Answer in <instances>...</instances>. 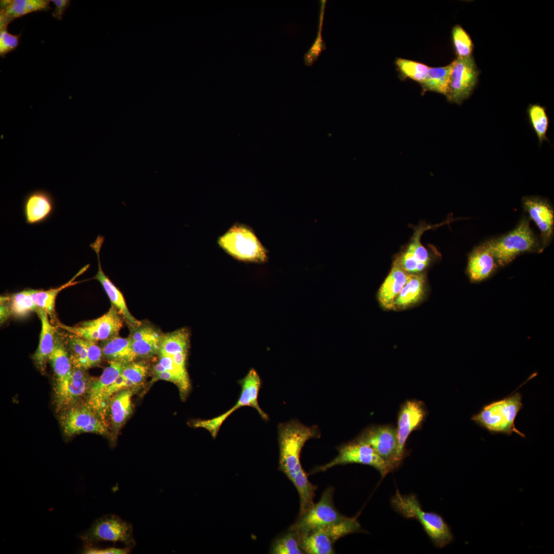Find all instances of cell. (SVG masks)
I'll return each instance as SVG.
<instances>
[{
    "label": "cell",
    "mask_w": 554,
    "mask_h": 554,
    "mask_svg": "<svg viewBox=\"0 0 554 554\" xmlns=\"http://www.w3.org/2000/svg\"><path fill=\"white\" fill-rule=\"evenodd\" d=\"M499 266L487 241L469 253L466 273L472 283H479L493 275Z\"/></svg>",
    "instance_id": "ffe728a7"
},
{
    "label": "cell",
    "mask_w": 554,
    "mask_h": 554,
    "mask_svg": "<svg viewBox=\"0 0 554 554\" xmlns=\"http://www.w3.org/2000/svg\"><path fill=\"white\" fill-rule=\"evenodd\" d=\"M391 504L395 511L405 518L418 520L436 547L443 548L453 541L450 528L442 516L423 510L414 494L402 495L397 490L391 499Z\"/></svg>",
    "instance_id": "7a4b0ae2"
},
{
    "label": "cell",
    "mask_w": 554,
    "mask_h": 554,
    "mask_svg": "<svg viewBox=\"0 0 554 554\" xmlns=\"http://www.w3.org/2000/svg\"><path fill=\"white\" fill-rule=\"evenodd\" d=\"M242 390L240 398L230 409L226 412L208 420H199L192 423L195 428H203L208 430L213 438H215L223 423L235 410L241 407L250 406L255 409L264 420H268V417L261 408L258 403L259 392L261 386L260 377L254 369H251L241 380Z\"/></svg>",
    "instance_id": "9c48e42d"
},
{
    "label": "cell",
    "mask_w": 554,
    "mask_h": 554,
    "mask_svg": "<svg viewBox=\"0 0 554 554\" xmlns=\"http://www.w3.org/2000/svg\"><path fill=\"white\" fill-rule=\"evenodd\" d=\"M93 381L85 369L72 367L67 378L55 383L54 395L56 408L60 410L72 405L88 393Z\"/></svg>",
    "instance_id": "9a60e30c"
},
{
    "label": "cell",
    "mask_w": 554,
    "mask_h": 554,
    "mask_svg": "<svg viewBox=\"0 0 554 554\" xmlns=\"http://www.w3.org/2000/svg\"><path fill=\"white\" fill-rule=\"evenodd\" d=\"M163 335L150 324L142 323L131 328L129 338L136 358H149L158 353Z\"/></svg>",
    "instance_id": "44dd1931"
},
{
    "label": "cell",
    "mask_w": 554,
    "mask_h": 554,
    "mask_svg": "<svg viewBox=\"0 0 554 554\" xmlns=\"http://www.w3.org/2000/svg\"><path fill=\"white\" fill-rule=\"evenodd\" d=\"M427 415L424 404L419 400L406 401L399 411L397 434L399 455L402 462L406 455V442L410 434L419 428Z\"/></svg>",
    "instance_id": "2e32d148"
},
{
    "label": "cell",
    "mask_w": 554,
    "mask_h": 554,
    "mask_svg": "<svg viewBox=\"0 0 554 554\" xmlns=\"http://www.w3.org/2000/svg\"><path fill=\"white\" fill-rule=\"evenodd\" d=\"M410 275V273L402 269L396 260L379 290L378 299L384 308L393 309L395 300Z\"/></svg>",
    "instance_id": "484cf974"
},
{
    "label": "cell",
    "mask_w": 554,
    "mask_h": 554,
    "mask_svg": "<svg viewBox=\"0 0 554 554\" xmlns=\"http://www.w3.org/2000/svg\"><path fill=\"white\" fill-rule=\"evenodd\" d=\"M87 351L88 369L97 366L101 362L103 354L102 348L95 342L86 340Z\"/></svg>",
    "instance_id": "b9f144b4"
},
{
    "label": "cell",
    "mask_w": 554,
    "mask_h": 554,
    "mask_svg": "<svg viewBox=\"0 0 554 554\" xmlns=\"http://www.w3.org/2000/svg\"><path fill=\"white\" fill-rule=\"evenodd\" d=\"M148 371V365L143 362H132L126 365L121 375L138 387L144 382Z\"/></svg>",
    "instance_id": "ab89813d"
},
{
    "label": "cell",
    "mask_w": 554,
    "mask_h": 554,
    "mask_svg": "<svg viewBox=\"0 0 554 554\" xmlns=\"http://www.w3.org/2000/svg\"><path fill=\"white\" fill-rule=\"evenodd\" d=\"M121 315L117 308L111 305L106 313L97 319L84 321L75 326L62 324L58 325L84 340L95 342L105 341L118 335L123 325Z\"/></svg>",
    "instance_id": "30bf717a"
},
{
    "label": "cell",
    "mask_w": 554,
    "mask_h": 554,
    "mask_svg": "<svg viewBox=\"0 0 554 554\" xmlns=\"http://www.w3.org/2000/svg\"><path fill=\"white\" fill-rule=\"evenodd\" d=\"M138 387L128 388L114 393L110 399L108 413L111 425V441H115L120 430L132 412V397Z\"/></svg>",
    "instance_id": "7402d4cb"
},
{
    "label": "cell",
    "mask_w": 554,
    "mask_h": 554,
    "mask_svg": "<svg viewBox=\"0 0 554 554\" xmlns=\"http://www.w3.org/2000/svg\"><path fill=\"white\" fill-rule=\"evenodd\" d=\"M361 526L356 517H347L339 522L320 527L299 535L302 549L305 553H334V544L349 534L361 532Z\"/></svg>",
    "instance_id": "8992f818"
},
{
    "label": "cell",
    "mask_w": 554,
    "mask_h": 554,
    "mask_svg": "<svg viewBox=\"0 0 554 554\" xmlns=\"http://www.w3.org/2000/svg\"><path fill=\"white\" fill-rule=\"evenodd\" d=\"M333 492L332 487L325 489L320 501L314 503L305 514L299 517L295 523L289 529L300 535L345 519L346 517L341 514L334 507L333 502Z\"/></svg>",
    "instance_id": "8fae6325"
},
{
    "label": "cell",
    "mask_w": 554,
    "mask_h": 554,
    "mask_svg": "<svg viewBox=\"0 0 554 554\" xmlns=\"http://www.w3.org/2000/svg\"><path fill=\"white\" fill-rule=\"evenodd\" d=\"M1 322L5 321L11 314L9 306L8 296L1 297Z\"/></svg>",
    "instance_id": "f6af8a7d"
},
{
    "label": "cell",
    "mask_w": 554,
    "mask_h": 554,
    "mask_svg": "<svg viewBox=\"0 0 554 554\" xmlns=\"http://www.w3.org/2000/svg\"><path fill=\"white\" fill-rule=\"evenodd\" d=\"M36 312L40 319L42 327L38 345L33 359L36 366L43 373L55 347V328L50 323L48 315L44 311L38 309Z\"/></svg>",
    "instance_id": "4316f807"
},
{
    "label": "cell",
    "mask_w": 554,
    "mask_h": 554,
    "mask_svg": "<svg viewBox=\"0 0 554 554\" xmlns=\"http://www.w3.org/2000/svg\"><path fill=\"white\" fill-rule=\"evenodd\" d=\"M63 410L59 420L65 436L94 433L106 436L111 440V432L106 421L87 403L81 405H72Z\"/></svg>",
    "instance_id": "ba28073f"
},
{
    "label": "cell",
    "mask_w": 554,
    "mask_h": 554,
    "mask_svg": "<svg viewBox=\"0 0 554 554\" xmlns=\"http://www.w3.org/2000/svg\"><path fill=\"white\" fill-rule=\"evenodd\" d=\"M50 1L6 0L1 1L0 30L7 29L14 19L37 11H49Z\"/></svg>",
    "instance_id": "cb8c5ba5"
},
{
    "label": "cell",
    "mask_w": 554,
    "mask_h": 554,
    "mask_svg": "<svg viewBox=\"0 0 554 554\" xmlns=\"http://www.w3.org/2000/svg\"><path fill=\"white\" fill-rule=\"evenodd\" d=\"M55 5V8L52 12L53 17L58 20H61L66 10L70 6L71 1L69 0H52L50 1Z\"/></svg>",
    "instance_id": "ee69618b"
},
{
    "label": "cell",
    "mask_w": 554,
    "mask_h": 554,
    "mask_svg": "<svg viewBox=\"0 0 554 554\" xmlns=\"http://www.w3.org/2000/svg\"><path fill=\"white\" fill-rule=\"evenodd\" d=\"M104 240V236L98 235L94 242L90 245V247L95 251L98 260V270L93 279L96 280L100 283L112 305L117 308L129 327L130 328L136 327L140 325L142 322L136 319L131 314L122 293L105 274L102 269L100 260V251Z\"/></svg>",
    "instance_id": "d6986e66"
},
{
    "label": "cell",
    "mask_w": 554,
    "mask_h": 554,
    "mask_svg": "<svg viewBox=\"0 0 554 554\" xmlns=\"http://www.w3.org/2000/svg\"><path fill=\"white\" fill-rule=\"evenodd\" d=\"M54 202L47 191L38 189L29 193L24 201V213L26 223L34 225L48 219L52 213Z\"/></svg>",
    "instance_id": "603a6c76"
},
{
    "label": "cell",
    "mask_w": 554,
    "mask_h": 554,
    "mask_svg": "<svg viewBox=\"0 0 554 554\" xmlns=\"http://www.w3.org/2000/svg\"><path fill=\"white\" fill-rule=\"evenodd\" d=\"M451 64L448 101L459 105L467 100L477 85L479 70L472 56L457 57Z\"/></svg>",
    "instance_id": "4fadbf2b"
},
{
    "label": "cell",
    "mask_w": 554,
    "mask_h": 554,
    "mask_svg": "<svg viewBox=\"0 0 554 554\" xmlns=\"http://www.w3.org/2000/svg\"><path fill=\"white\" fill-rule=\"evenodd\" d=\"M189 346V332L185 328L163 334L158 352L159 355L172 356L182 352H188Z\"/></svg>",
    "instance_id": "1f68e13d"
},
{
    "label": "cell",
    "mask_w": 554,
    "mask_h": 554,
    "mask_svg": "<svg viewBox=\"0 0 554 554\" xmlns=\"http://www.w3.org/2000/svg\"><path fill=\"white\" fill-rule=\"evenodd\" d=\"M424 229L421 228L418 230L412 242L397 259L402 269L410 274L420 273L430 262L428 252L420 241V236Z\"/></svg>",
    "instance_id": "d4e9b609"
},
{
    "label": "cell",
    "mask_w": 554,
    "mask_h": 554,
    "mask_svg": "<svg viewBox=\"0 0 554 554\" xmlns=\"http://www.w3.org/2000/svg\"><path fill=\"white\" fill-rule=\"evenodd\" d=\"M395 64L401 76L420 84L425 80L429 68L424 64L401 58H397Z\"/></svg>",
    "instance_id": "8d00e7d4"
},
{
    "label": "cell",
    "mask_w": 554,
    "mask_h": 554,
    "mask_svg": "<svg viewBox=\"0 0 554 554\" xmlns=\"http://www.w3.org/2000/svg\"><path fill=\"white\" fill-rule=\"evenodd\" d=\"M320 432L316 426L309 427L297 420L280 423L278 426L279 469L291 481L300 498L299 517L305 514L314 504L316 487L308 480L302 467L300 454L306 442L319 438Z\"/></svg>",
    "instance_id": "6da1fadb"
},
{
    "label": "cell",
    "mask_w": 554,
    "mask_h": 554,
    "mask_svg": "<svg viewBox=\"0 0 554 554\" xmlns=\"http://www.w3.org/2000/svg\"><path fill=\"white\" fill-rule=\"evenodd\" d=\"M69 358L72 367L87 369V351L86 340L72 335L68 341Z\"/></svg>",
    "instance_id": "f35d334b"
},
{
    "label": "cell",
    "mask_w": 554,
    "mask_h": 554,
    "mask_svg": "<svg viewBox=\"0 0 554 554\" xmlns=\"http://www.w3.org/2000/svg\"><path fill=\"white\" fill-rule=\"evenodd\" d=\"M49 361L55 375V383L64 380L70 375L72 366L69 355L63 343L58 338H56L55 347Z\"/></svg>",
    "instance_id": "d6a6232c"
},
{
    "label": "cell",
    "mask_w": 554,
    "mask_h": 554,
    "mask_svg": "<svg viewBox=\"0 0 554 554\" xmlns=\"http://www.w3.org/2000/svg\"><path fill=\"white\" fill-rule=\"evenodd\" d=\"M21 33L12 34L8 29L0 30V56L4 58L7 54L14 51L20 43Z\"/></svg>",
    "instance_id": "60d3db41"
},
{
    "label": "cell",
    "mask_w": 554,
    "mask_h": 554,
    "mask_svg": "<svg viewBox=\"0 0 554 554\" xmlns=\"http://www.w3.org/2000/svg\"><path fill=\"white\" fill-rule=\"evenodd\" d=\"M522 400L521 393L515 392L501 400L485 405L471 419L492 434L511 436L515 432L525 437L515 425V419L523 406Z\"/></svg>",
    "instance_id": "277c9868"
},
{
    "label": "cell",
    "mask_w": 554,
    "mask_h": 554,
    "mask_svg": "<svg viewBox=\"0 0 554 554\" xmlns=\"http://www.w3.org/2000/svg\"><path fill=\"white\" fill-rule=\"evenodd\" d=\"M527 114L540 146L544 141H548L546 134L549 126V118L545 109L540 105L532 104L527 109Z\"/></svg>",
    "instance_id": "836d02e7"
},
{
    "label": "cell",
    "mask_w": 554,
    "mask_h": 554,
    "mask_svg": "<svg viewBox=\"0 0 554 554\" xmlns=\"http://www.w3.org/2000/svg\"><path fill=\"white\" fill-rule=\"evenodd\" d=\"M451 63L439 67H429L425 80L420 85L422 92H436L447 96L449 87Z\"/></svg>",
    "instance_id": "4dcf8cb0"
},
{
    "label": "cell",
    "mask_w": 554,
    "mask_h": 554,
    "mask_svg": "<svg viewBox=\"0 0 554 554\" xmlns=\"http://www.w3.org/2000/svg\"><path fill=\"white\" fill-rule=\"evenodd\" d=\"M338 454L326 464L315 467L312 473L325 471L338 465L357 463L370 466L380 473L382 478L394 470L369 444L359 439L345 443L338 448Z\"/></svg>",
    "instance_id": "52a82bcc"
},
{
    "label": "cell",
    "mask_w": 554,
    "mask_h": 554,
    "mask_svg": "<svg viewBox=\"0 0 554 554\" xmlns=\"http://www.w3.org/2000/svg\"><path fill=\"white\" fill-rule=\"evenodd\" d=\"M89 265L88 264L83 267L71 280L57 288L47 290L30 289L32 298L38 309L43 310L51 317H54L55 299L57 294L63 289L81 283V281L75 282L74 280L86 271Z\"/></svg>",
    "instance_id": "f546056e"
},
{
    "label": "cell",
    "mask_w": 554,
    "mask_h": 554,
    "mask_svg": "<svg viewBox=\"0 0 554 554\" xmlns=\"http://www.w3.org/2000/svg\"><path fill=\"white\" fill-rule=\"evenodd\" d=\"M103 356L109 361L127 365L137 358L134 353L130 339L118 335L104 341L102 347Z\"/></svg>",
    "instance_id": "83f0119b"
},
{
    "label": "cell",
    "mask_w": 554,
    "mask_h": 554,
    "mask_svg": "<svg viewBox=\"0 0 554 554\" xmlns=\"http://www.w3.org/2000/svg\"><path fill=\"white\" fill-rule=\"evenodd\" d=\"M452 40L457 57L461 58L471 56L473 45L471 37L460 25L454 26L452 29Z\"/></svg>",
    "instance_id": "74e56055"
},
{
    "label": "cell",
    "mask_w": 554,
    "mask_h": 554,
    "mask_svg": "<svg viewBox=\"0 0 554 554\" xmlns=\"http://www.w3.org/2000/svg\"><path fill=\"white\" fill-rule=\"evenodd\" d=\"M425 285L423 274H410L395 300L393 309H404L418 302L423 295Z\"/></svg>",
    "instance_id": "f1b7e54d"
},
{
    "label": "cell",
    "mask_w": 554,
    "mask_h": 554,
    "mask_svg": "<svg viewBox=\"0 0 554 554\" xmlns=\"http://www.w3.org/2000/svg\"><path fill=\"white\" fill-rule=\"evenodd\" d=\"M126 365L120 362L110 361L109 365L104 369L101 375L93 381L87 393V403L106 421L109 408L105 400L106 392L120 375Z\"/></svg>",
    "instance_id": "ac0fdd59"
},
{
    "label": "cell",
    "mask_w": 554,
    "mask_h": 554,
    "mask_svg": "<svg viewBox=\"0 0 554 554\" xmlns=\"http://www.w3.org/2000/svg\"><path fill=\"white\" fill-rule=\"evenodd\" d=\"M130 547L126 548H118L115 547H109L105 549H97L92 547H87L83 553L88 554H110V553H128L130 551Z\"/></svg>",
    "instance_id": "7bdbcfd3"
},
{
    "label": "cell",
    "mask_w": 554,
    "mask_h": 554,
    "mask_svg": "<svg viewBox=\"0 0 554 554\" xmlns=\"http://www.w3.org/2000/svg\"><path fill=\"white\" fill-rule=\"evenodd\" d=\"M227 254L240 261L262 263L268 260V251L249 226L236 222L217 240Z\"/></svg>",
    "instance_id": "5b68a950"
},
{
    "label": "cell",
    "mask_w": 554,
    "mask_h": 554,
    "mask_svg": "<svg viewBox=\"0 0 554 554\" xmlns=\"http://www.w3.org/2000/svg\"><path fill=\"white\" fill-rule=\"evenodd\" d=\"M523 207L540 231V241L543 250L552 241L554 230L553 208L548 201L538 196H524Z\"/></svg>",
    "instance_id": "e0dca14e"
},
{
    "label": "cell",
    "mask_w": 554,
    "mask_h": 554,
    "mask_svg": "<svg viewBox=\"0 0 554 554\" xmlns=\"http://www.w3.org/2000/svg\"><path fill=\"white\" fill-rule=\"evenodd\" d=\"M487 242L499 267L508 265L521 254L541 253L544 250L526 217H522L511 231Z\"/></svg>",
    "instance_id": "3957f363"
},
{
    "label": "cell",
    "mask_w": 554,
    "mask_h": 554,
    "mask_svg": "<svg viewBox=\"0 0 554 554\" xmlns=\"http://www.w3.org/2000/svg\"><path fill=\"white\" fill-rule=\"evenodd\" d=\"M358 438L369 444L393 469L402 462L399 455L396 428L391 425H375L365 429Z\"/></svg>",
    "instance_id": "5bb4252c"
},
{
    "label": "cell",
    "mask_w": 554,
    "mask_h": 554,
    "mask_svg": "<svg viewBox=\"0 0 554 554\" xmlns=\"http://www.w3.org/2000/svg\"><path fill=\"white\" fill-rule=\"evenodd\" d=\"M11 314L17 317H23L38 308L34 302L30 289L15 293L8 296Z\"/></svg>",
    "instance_id": "e575fe53"
},
{
    "label": "cell",
    "mask_w": 554,
    "mask_h": 554,
    "mask_svg": "<svg viewBox=\"0 0 554 554\" xmlns=\"http://www.w3.org/2000/svg\"><path fill=\"white\" fill-rule=\"evenodd\" d=\"M270 553L274 554H303L299 535L289 529L283 535L277 538L272 543Z\"/></svg>",
    "instance_id": "d590c367"
},
{
    "label": "cell",
    "mask_w": 554,
    "mask_h": 554,
    "mask_svg": "<svg viewBox=\"0 0 554 554\" xmlns=\"http://www.w3.org/2000/svg\"><path fill=\"white\" fill-rule=\"evenodd\" d=\"M88 544L101 541L120 542L128 547L135 545L131 525L115 515L97 520L81 536Z\"/></svg>",
    "instance_id": "7c38bea8"
}]
</instances>
